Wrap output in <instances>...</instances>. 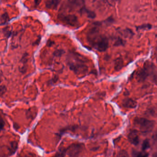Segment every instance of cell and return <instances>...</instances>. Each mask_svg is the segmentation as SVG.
<instances>
[{"instance_id": "obj_1", "label": "cell", "mask_w": 157, "mask_h": 157, "mask_svg": "<svg viewBox=\"0 0 157 157\" xmlns=\"http://www.w3.org/2000/svg\"><path fill=\"white\" fill-rule=\"evenodd\" d=\"M98 30L95 27L89 29L87 34V39L89 44L100 52H104L107 49L109 42L106 37L98 36Z\"/></svg>"}, {"instance_id": "obj_2", "label": "cell", "mask_w": 157, "mask_h": 157, "mask_svg": "<svg viewBox=\"0 0 157 157\" xmlns=\"http://www.w3.org/2000/svg\"><path fill=\"white\" fill-rule=\"evenodd\" d=\"M77 54L73 53L71 55L72 57L69 56L67 62L68 65L70 69L76 74L85 75L87 73L88 67L85 64L84 59L80 58L81 56L80 55L77 56Z\"/></svg>"}, {"instance_id": "obj_3", "label": "cell", "mask_w": 157, "mask_h": 157, "mask_svg": "<svg viewBox=\"0 0 157 157\" xmlns=\"http://www.w3.org/2000/svg\"><path fill=\"white\" fill-rule=\"evenodd\" d=\"M134 124L142 132L147 133L151 131L155 123L153 121L147 118L137 117L134 119Z\"/></svg>"}, {"instance_id": "obj_4", "label": "cell", "mask_w": 157, "mask_h": 157, "mask_svg": "<svg viewBox=\"0 0 157 157\" xmlns=\"http://www.w3.org/2000/svg\"><path fill=\"white\" fill-rule=\"evenodd\" d=\"M58 18L61 21H62L63 22L65 23L67 25L72 26L78 25L77 17L75 15L59 14L58 16Z\"/></svg>"}, {"instance_id": "obj_5", "label": "cell", "mask_w": 157, "mask_h": 157, "mask_svg": "<svg viewBox=\"0 0 157 157\" xmlns=\"http://www.w3.org/2000/svg\"><path fill=\"white\" fill-rule=\"evenodd\" d=\"M82 149L81 144H73L67 148V153L70 157H77Z\"/></svg>"}, {"instance_id": "obj_6", "label": "cell", "mask_w": 157, "mask_h": 157, "mask_svg": "<svg viewBox=\"0 0 157 157\" xmlns=\"http://www.w3.org/2000/svg\"><path fill=\"white\" fill-rule=\"evenodd\" d=\"M128 138L129 142L135 146H137L139 143V137L136 130H131L128 135Z\"/></svg>"}, {"instance_id": "obj_7", "label": "cell", "mask_w": 157, "mask_h": 157, "mask_svg": "<svg viewBox=\"0 0 157 157\" xmlns=\"http://www.w3.org/2000/svg\"><path fill=\"white\" fill-rule=\"evenodd\" d=\"M123 105L124 107L127 108H135L137 107V103L136 101L130 98H127L124 100Z\"/></svg>"}, {"instance_id": "obj_8", "label": "cell", "mask_w": 157, "mask_h": 157, "mask_svg": "<svg viewBox=\"0 0 157 157\" xmlns=\"http://www.w3.org/2000/svg\"><path fill=\"white\" fill-rule=\"evenodd\" d=\"M79 12L80 14H85L87 16V17L91 19H94L96 17V14L94 11L88 9L85 6H82L80 8Z\"/></svg>"}, {"instance_id": "obj_9", "label": "cell", "mask_w": 157, "mask_h": 157, "mask_svg": "<svg viewBox=\"0 0 157 157\" xmlns=\"http://www.w3.org/2000/svg\"><path fill=\"white\" fill-rule=\"evenodd\" d=\"M27 56H28V54L27 53H25V54L23 55L20 61V63H21L22 65L19 67V71L22 73H25L26 70V64L27 63V60H28Z\"/></svg>"}, {"instance_id": "obj_10", "label": "cell", "mask_w": 157, "mask_h": 157, "mask_svg": "<svg viewBox=\"0 0 157 157\" xmlns=\"http://www.w3.org/2000/svg\"><path fill=\"white\" fill-rule=\"evenodd\" d=\"M60 1H45V6L49 9H55Z\"/></svg>"}, {"instance_id": "obj_11", "label": "cell", "mask_w": 157, "mask_h": 157, "mask_svg": "<svg viewBox=\"0 0 157 157\" xmlns=\"http://www.w3.org/2000/svg\"><path fill=\"white\" fill-rule=\"evenodd\" d=\"M148 71L146 69H142V70L138 73L137 74V78H138L139 80H144L148 76Z\"/></svg>"}, {"instance_id": "obj_12", "label": "cell", "mask_w": 157, "mask_h": 157, "mask_svg": "<svg viewBox=\"0 0 157 157\" xmlns=\"http://www.w3.org/2000/svg\"><path fill=\"white\" fill-rule=\"evenodd\" d=\"M9 15L7 12H5L1 14V19H0V23L1 26H2L8 22L10 20Z\"/></svg>"}, {"instance_id": "obj_13", "label": "cell", "mask_w": 157, "mask_h": 157, "mask_svg": "<svg viewBox=\"0 0 157 157\" xmlns=\"http://www.w3.org/2000/svg\"><path fill=\"white\" fill-rule=\"evenodd\" d=\"M2 33L3 34L4 36L7 38H9L11 36L12 30L9 29L8 26L4 27L2 29Z\"/></svg>"}, {"instance_id": "obj_14", "label": "cell", "mask_w": 157, "mask_h": 157, "mask_svg": "<svg viewBox=\"0 0 157 157\" xmlns=\"http://www.w3.org/2000/svg\"><path fill=\"white\" fill-rule=\"evenodd\" d=\"M150 147V143L148 140L146 139L144 140L142 144V149L143 151H145Z\"/></svg>"}, {"instance_id": "obj_15", "label": "cell", "mask_w": 157, "mask_h": 157, "mask_svg": "<svg viewBox=\"0 0 157 157\" xmlns=\"http://www.w3.org/2000/svg\"><path fill=\"white\" fill-rule=\"evenodd\" d=\"M11 145L10 153L12 155V154H14L17 150V147H18V144L16 142H14L12 143Z\"/></svg>"}, {"instance_id": "obj_16", "label": "cell", "mask_w": 157, "mask_h": 157, "mask_svg": "<svg viewBox=\"0 0 157 157\" xmlns=\"http://www.w3.org/2000/svg\"><path fill=\"white\" fill-rule=\"evenodd\" d=\"M134 157H148V154L141 152H134Z\"/></svg>"}, {"instance_id": "obj_17", "label": "cell", "mask_w": 157, "mask_h": 157, "mask_svg": "<svg viewBox=\"0 0 157 157\" xmlns=\"http://www.w3.org/2000/svg\"><path fill=\"white\" fill-rule=\"evenodd\" d=\"M65 52V51L63 49H57L53 53V55L55 56L59 57V56H62L63 54H64Z\"/></svg>"}, {"instance_id": "obj_18", "label": "cell", "mask_w": 157, "mask_h": 157, "mask_svg": "<svg viewBox=\"0 0 157 157\" xmlns=\"http://www.w3.org/2000/svg\"><path fill=\"white\" fill-rule=\"evenodd\" d=\"M122 66H123V62L122 61L121 59H117V61H116V65H115L116 69H117V70L121 69V68L122 67Z\"/></svg>"}, {"instance_id": "obj_19", "label": "cell", "mask_w": 157, "mask_h": 157, "mask_svg": "<svg viewBox=\"0 0 157 157\" xmlns=\"http://www.w3.org/2000/svg\"><path fill=\"white\" fill-rule=\"evenodd\" d=\"M7 91V88L4 85H1L0 87V95L2 97V95Z\"/></svg>"}, {"instance_id": "obj_20", "label": "cell", "mask_w": 157, "mask_h": 157, "mask_svg": "<svg viewBox=\"0 0 157 157\" xmlns=\"http://www.w3.org/2000/svg\"><path fill=\"white\" fill-rule=\"evenodd\" d=\"M118 157H129V156L126 151L121 150L118 154Z\"/></svg>"}, {"instance_id": "obj_21", "label": "cell", "mask_w": 157, "mask_h": 157, "mask_svg": "<svg viewBox=\"0 0 157 157\" xmlns=\"http://www.w3.org/2000/svg\"><path fill=\"white\" fill-rule=\"evenodd\" d=\"M54 44H55V42H54L53 41H52L51 40L49 39V40H48L47 41L46 44H47V45L48 47H51V46H52Z\"/></svg>"}, {"instance_id": "obj_22", "label": "cell", "mask_w": 157, "mask_h": 157, "mask_svg": "<svg viewBox=\"0 0 157 157\" xmlns=\"http://www.w3.org/2000/svg\"><path fill=\"white\" fill-rule=\"evenodd\" d=\"M0 123H1V129H2V128H3L4 127V123L3 121V119H2V118H1V122H0Z\"/></svg>"}, {"instance_id": "obj_23", "label": "cell", "mask_w": 157, "mask_h": 157, "mask_svg": "<svg viewBox=\"0 0 157 157\" xmlns=\"http://www.w3.org/2000/svg\"><path fill=\"white\" fill-rule=\"evenodd\" d=\"M152 157H157V151L153 154L152 155Z\"/></svg>"}]
</instances>
